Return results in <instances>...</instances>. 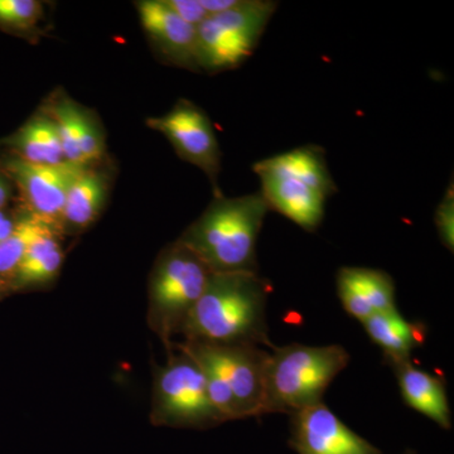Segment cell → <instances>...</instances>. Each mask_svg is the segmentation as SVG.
Listing matches in <instances>:
<instances>
[{
    "label": "cell",
    "mask_w": 454,
    "mask_h": 454,
    "mask_svg": "<svg viewBox=\"0 0 454 454\" xmlns=\"http://www.w3.org/2000/svg\"><path fill=\"white\" fill-rule=\"evenodd\" d=\"M167 5L188 25L199 27L208 17L200 0H164Z\"/></svg>",
    "instance_id": "cell-24"
},
{
    "label": "cell",
    "mask_w": 454,
    "mask_h": 454,
    "mask_svg": "<svg viewBox=\"0 0 454 454\" xmlns=\"http://www.w3.org/2000/svg\"><path fill=\"white\" fill-rule=\"evenodd\" d=\"M435 227L442 244L453 252L454 247V188L450 181L434 216Z\"/></svg>",
    "instance_id": "cell-23"
},
{
    "label": "cell",
    "mask_w": 454,
    "mask_h": 454,
    "mask_svg": "<svg viewBox=\"0 0 454 454\" xmlns=\"http://www.w3.org/2000/svg\"><path fill=\"white\" fill-rule=\"evenodd\" d=\"M140 23L166 64L199 73L197 28L181 20L164 0L136 3Z\"/></svg>",
    "instance_id": "cell-12"
},
{
    "label": "cell",
    "mask_w": 454,
    "mask_h": 454,
    "mask_svg": "<svg viewBox=\"0 0 454 454\" xmlns=\"http://www.w3.org/2000/svg\"><path fill=\"white\" fill-rule=\"evenodd\" d=\"M0 289H2V279H0Z\"/></svg>",
    "instance_id": "cell-28"
},
{
    "label": "cell",
    "mask_w": 454,
    "mask_h": 454,
    "mask_svg": "<svg viewBox=\"0 0 454 454\" xmlns=\"http://www.w3.org/2000/svg\"><path fill=\"white\" fill-rule=\"evenodd\" d=\"M158 372L154 384L153 419L158 426L206 429L225 422L212 405L201 366L182 348Z\"/></svg>",
    "instance_id": "cell-7"
},
{
    "label": "cell",
    "mask_w": 454,
    "mask_h": 454,
    "mask_svg": "<svg viewBox=\"0 0 454 454\" xmlns=\"http://www.w3.org/2000/svg\"><path fill=\"white\" fill-rule=\"evenodd\" d=\"M43 18L38 0H0V28L14 33L33 31Z\"/></svg>",
    "instance_id": "cell-20"
},
{
    "label": "cell",
    "mask_w": 454,
    "mask_h": 454,
    "mask_svg": "<svg viewBox=\"0 0 454 454\" xmlns=\"http://www.w3.org/2000/svg\"><path fill=\"white\" fill-rule=\"evenodd\" d=\"M279 3L239 0L229 11L212 14L197 27L200 70L214 74L234 70L253 55Z\"/></svg>",
    "instance_id": "cell-5"
},
{
    "label": "cell",
    "mask_w": 454,
    "mask_h": 454,
    "mask_svg": "<svg viewBox=\"0 0 454 454\" xmlns=\"http://www.w3.org/2000/svg\"><path fill=\"white\" fill-rule=\"evenodd\" d=\"M361 324L393 367L409 363L414 349L423 346L426 340V325L406 321L397 309L379 313Z\"/></svg>",
    "instance_id": "cell-15"
},
{
    "label": "cell",
    "mask_w": 454,
    "mask_h": 454,
    "mask_svg": "<svg viewBox=\"0 0 454 454\" xmlns=\"http://www.w3.org/2000/svg\"><path fill=\"white\" fill-rule=\"evenodd\" d=\"M337 294L346 312L360 322L396 309L393 278L379 269L340 268L337 273Z\"/></svg>",
    "instance_id": "cell-13"
},
{
    "label": "cell",
    "mask_w": 454,
    "mask_h": 454,
    "mask_svg": "<svg viewBox=\"0 0 454 454\" xmlns=\"http://www.w3.org/2000/svg\"><path fill=\"white\" fill-rule=\"evenodd\" d=\"M5 143L14 158L25 162L43 166L66 162L55 122L47 113L33 116Z\"/></svg>",
    "instance_id": "cell-17"
},
{
    "label": "cell",
    "mask_w": 454,
    "mask_h": 454,
    "mask_svg": "<svg viewBox=\"0 0 454 454\" xmlns=\"http://www.w3.org/2000/svg\"><path fill=\"white\" fill-rule=\"evenodd\" d=\"M402 454H417L414 452V450H405L404 453H402Z\"/></svg>",
    "instance_id": "cell-27"
},
{
    "label": "cell",
    "mask_w": 454,
    "mask_h": 454,
    "mask_svg": "<svg viewBox=\"0 0 454 454\" xmlns=\"http://www.w3.org/2000/svg\"><path fill=\"white\" fill-rule=\"evenodd\" d=\"M289 446L298 454H381L319 403L291 415Z\"/></svg>",
    "instance_id": "cell-11"
},
{
    "label": "cell",
    "mask_w": 454,
    "mask_h": 454,
    "mask_svg": "<svg viewBox=\"0 0 454 454\" xmlns=\"http://www.w3.org/2000/svg\"><path fill=\"white\" fill-rule=\"evenodd\" d=\"M9 199L7 186L0 181V210L7 205Z\"/></svg>",
    "instance_id": "cell-26"
},
{
    "label": "cell",
    "mask_w": 454,
    "mask_h": 454,
    "mask_svg": "<svg viewBox=\"0 0 454 454\" xmlns=\"http://www.w3.org/2000/svg\"><path fill=\"white\" fill-rule=\"evenodd\" d=\"M55 122L66 162L85 166L80 152V127L83 109L67 98L52 104L47 112Z\"/></svg>",
    "instance_id": "cell-19"
},
{
    "label": "cell",
    "mask_w": 454,
    "mask_h": 454,
    "mask_svg": "<svg viewBox=\"0 0 454 454\" xmlns=\"http://www.w3.org/2000/svg\"><path fill=\"white\" fill-rule=\"evenodd\" d=\"M268 292L258 273H212L181 333L186 342L273 348L265 317Z\"/></svg>",
    "instance_id": "cell-1"
},
{
    "label": "cell",
    "mask_w": 454,
    "mask_h": 454,
    "mask_svg": "<svg viewBox=\"0 0 454 454\" xmlns=\"http://www.w3.org/2000/svg\"><path fill=\"white\" fill-rule=\"evenodd\" d=\"M80 152L85 166H94L106 153V143L100 127L92 116L83 113L80 127Z\"/></svg>",
    "instance_id": "cell-22"
},
{
    "label": "cell",
    "mask_w": 454,
    "mask_h": 454,
    "mask_svg": "<svg viewBox=\"0 0 454 454\" xmlns=\"http://www.w3.org/2000/svg\"><path fill=\"white\" fill-rule=\"evenodd\" d=\"M4 167L16 182L27 212L56 230L62 229V214L68 190L86 166L68 162L43 166L13 157Z\"/></svg>",
    "instance_id": "cell-10"
},
{
    "label": "cell",
    "mask_w": 454,
    "mask_h": 454,
    "mask_svg": "<svg viewBox=\"0 0 454 454\" xmlns=\"http://www.w3.org/2000/svg\"><path fill=\"white\" fill-rule=\"evenodd\" d=\"M393 369L405 404L426 415L441 428H452V415L443 379L417 369L411 361Z\"/></svg>",
    "instance_id": "cell-14"
},
{
    "label": "cell",
    "mask_w": 454,
    "mask_h": 454,
    "mask_svg": "<svg viewBox=\"0 0 454 454\" xmlns=\"http://www.w3.org/2000/svg\"><path fill=\"white\" fill-rule=\"evenodd\" d=\"M109 191L106 173L86 166L71 184L66 197L62 229L82 231L100 216Z\"/></svg>",
    "instance_id": "cell-16"
},
{
    "label": "cell",
    "mask_w": 454,
    "mask_h": 454,
    "mask_svg": "<svg viewBox=\"0 0 454 454\" xmlns=\"http://www.w3.org/2000/svg\"><path fill=\"white\" fill-rule=\"evenodd\" d=\"M178 346L203 365L219 373L235 397L240 419L264 415L267 349L253 345L223 346L196 342H184Z\"/></svg>",
    "instance_id": "cell-8"
},
{
    "label": "cell",
    "mask_w": 454,
    "mask_h": 454,
    "mask_svg": "<svg viewBox=\"0 0 454 454\" xmlns=\"http://www.w3.org/2000/svg\"><path fill=\"white\" fill-rule=\"evenodd\" d=\"M258 175L269 208L282 214L306 231H316L325 217V202L337 186L319 145H303L259 160Z\"/></svg>",
    "instance_id": "cell-3"
},
{
    "label": "cell",
    "mask_w": 454,
    "mask_h": 454,
    "mask_svg": "<svg viewBox=\"0 0 454 454\" xmlns=\"http://www.w3.org/2000/svg\"><path fill=\"white\" fill-rule=\"evenodd\" d=\"M270 211L262 193L214 197L178 241L212 273H258L256 244Z\"/></svg>",
    "instance_id": "cell-2"
},
{
    "label": "cell",
    "mask_w": 454,
    "mask_h": 454,
    "mask_svg": "<svg viewBox=\"0 0 454 454\" xmlns=\"http://www.w3.org/2000/svg\"><path fill=\"white\" fill-rule=\"evenodd\" d=\"M175 148L179 158L202 170L212 184L214 196H223L219 187L221 151L214 125L207 114L192 101L181 98L168 113L146 121Z\"/></svg>",
    "instance_id": "cell-9"
},
{
    "label": "cell",
    "mask_w": 454,
    "mask_h": 454,
    "mask_svg": "<svg viewBox=\"0 0 454 454\" xmlns=\"http://www.w3.org/2000/svg\"><path fill=\"white\" fill-rule=\"evenodd\" d=\"M211 274L207 265L181 241L160 254L149 282V303L154 328L167 342L173 333H181Z\"/></svg>",
    "instance_id": "cell-6"
},
{
    "label": "cell",
    "mask_w": 454,
    "mask_h": 454,
    "mask_svg": "<svg viewBox=\"0 0 454 454\" xmlns=\"http://www.w3.org/2000/svg\"><path fill=\"white\" fill-rule=\"evenodd\" d=\"M64 253L61 247L49 254L46 258L29 265V267L18 269L13 280L18 286H40L50 282L59 274L64 262Z\"/></svg>",
    "instance_id": "cell-21"
},
{
    "label": "cell",
    "mask_w": 454,
    "mask_h": 454,
    "mask_svg": "<svg viewBox=\"0 0 454 454\" xmlns=\"http://www.w3.org/2000/svg\"><path fill=\"white\" fill-rule=\"evenodd\" d=\"M16 221L9 217L5 212L0 210V243L4 241L9 235L13 231L14 226H16Z\"/></svg>",
    "instance_id": "cell-25"
},
{
    "label": "cell",
    "mask_w": 454,
    "mask_h": 454,
    "mask_svg": "<svg viewBox=\"0 0 454 454\" xmlns=\"http://www.w3.org/2000/svg\"><path fill=\"white\" fill-rule=\"evenodd\" d=\"M49 230L56 229L29 212L16 221L12 234L0 243V279H13L33 241Z\"/></svg>",
    "instance_id": "cell-18"
},
{
    "label": "cell",
    "mask_w": 454,
    "mask_h": 454,
    "mask_svg": "<svg viewBox=\"0 0 454 454\" xmlns=\"http://www.w3.org/2000/svg\"><path fill=\"white\" fill-rule=\"evenodd\" d=\"M349 363L342 346L292 343L274 348L265 364L264 414H293L322 403L325 391Z\"/></svg>",
    "instance_id": "cell-4"
}]
</instances>
